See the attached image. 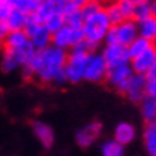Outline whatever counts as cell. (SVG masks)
<instances>
[{
    "mask_svg": "<svg viewBox=\"0 0 156 156\" xmlns=\"http://www.w3.org/2000/svg\"><path fill=\"white\" fill-rule=\"evenodd\" d=\"M67 60L66 50L50 44L49 48L34 53L32 60L22 67L24 77H36L42 83H66L65 66Z\"/></svg>",
    "mask_w": 156,
    "mask_h": 156,
    "instance_id": "cell-1",
    "label": "cell"
},
{
    "mask_svg": "<svg viewBox=\"0 0 156 156\" xmlns=\"http://www.w3.org/2000/svg\"><path fill=\"white\" fill-rule=\"evenodd\" d=\"M112 27V23L108 17V13L102 6L95 13L86 16L82 24V33H83V42L90 49H95L102 42H105L106 34Z\"/></svg>",
    "mask_w": 156,
    "mask_h": 156,
    "instance_id": "cell-2",
    "label": "cell"
},
{
    "mask_svg": "<svg viewBox=\"0 0 156 156\" xmlns=\"http://www.w3.org/2000/svg\"><path fill=\"white\" fill-rule=\"evenodd\" d=\"M92 53V49L86 44L85 42L79 43L76 48L67 53V60L65 66V73H66V80L70 83H79L83 80L85 76V69L89 60V56Z\"/></svg>",
    "mask_w": 156,
    "mask_h": 156,
    "instance_id": "cell-3",
    "label": "cell"
},
{
    "mask_svg": "<svg viewBox=\"0 0 156 156\" xmlns=\"http://www.w3.org/2000/svg\"><path fill=\"white\" fill-rule=\"evenodd\" d=\"M137 26L135 20H123L122 23L113 24L106 34V44H120L128 48L137 37Z\"/></svg>",
    "mask_w": 156,
    "mask_h": 156,
    "instance_id": "cell-4",
    "label": "cell"
},
{
    "mask_svg": "<svg viewBox=\"0 0 156 156\" xmlns=\"http://www.w3.org/2000/svg\"><path fill=\"white\" fill-rule=\"evenodd\" d=\"M24 33L27 34L29 40L36 52L43 50L52 44V33L44 27V24L40 23L33 14H29L27 23L24 26Z\"/></svg>",
    "mask_w": 156,
    "mask_h": 156,
    "instance_id": "cell-5",
    "label": "cell"
},
{
    "mask_svg": "<svg viewBox=\"0 0 156 156\" xmlns=\"http://www.w3.org/2000/svg\"><path fill=\"white\" fill-rule=\"evenodd\" d=\"M83 42V33L82 29L79 27H72L65 24L62 29L52 34V44L55 48H59L62 50H67V49L76 48L79 43Z\"/></svg>",
    "mask_w": 156,
    "mask_h": 156,
    "instance_id": "cell-6",
    "label": "cell"
},
{
    "mask_svg": "<svg viewBox=\"0 0 156 156\" xmlns=\"http://www.w3.org/2000/svg\"><path fill=\"white\" fill-rule=\"evenodd\" d=\"M108 70L109 67L102 56V53L92 52L89 60H87V65H86L83 80H87L90 83H100V82L106 80Z\"/></svg>",
    "mask_w": 156,
    "mask_h": 156,
    "instance_id": "cell-7",
    "label": "cell"
},
{
    "mask_svg": "<svg viewBox=\"0 0 156 156\" xmlns=\"http://www.w3.org/2000/svg\"><path fill=\"white\" fill-rule=\"evenodd\" d=\"M133 70L130 65H122V66H116V67H109L108 76H106V82L112 86L116 92L123 93L128 89L129 83L133 77Z\"/></svg>",
    "mask_w": 156,
    "mask_h": 156,
    "instance_id": "cell-8",
    "label": "cell"
},
{
    "mask_svg": "<svg viewBox=\"0 0 156 156\" xmlns=\"http://www.w3.org/2000/svg\"><path fill=\"white\" fill-rule=\"evenodd\" d=\"M108 67H116L122 65H130V57L128 53V48L120 44H106L102 52Z\"/></svg>",
    "mask_w": 156,
    "mask_h": 156,
    "instance_id": "cell-9",
    "label": "cell"
},
{
    "mask_svg": "<svg viewBox=\"0 0 156 156\" xmlns=\"http://www.w3.org/2000/svg\"><path fill=\"white\" fill-rule=\"evenodd\" d=\"M102 129H103V126H102L100 122H90L87 125H85V126H82L75 135L76 143L80 147H83V149L90 147L99 139Z\"/></svg>",
    "mask_w": 156,
    "mask_h": 156,
    "instance_id": "cell-10",
    "label": "cell"
},
{
    "mask_svg": "<svg viewBox=\"0 0 156 156\" xmlns=\"http://www.w3.org/2000/svg\"><path fill=\"white\" fill-rule=\"evenodd\" d=\"M155 60H156V46L152 44L146 52H143L142 55H139V56H136L135 59L130 60V67H132L135 75L147 76Z\"/></svg>",
    "mask_w": 156,
    "mask_h": 156,
    "instance_id": "cell-11",
    "label": "cell"
},
{
    "mask_svg": "<svg viewBox=\"0 0 156 156\" xmlns=\"http://www.w3.org/2000/svg\"><path fill=\"white\" fill-rule=\"evenodd\" d=\"M146 76L142 75H133L132 80L129 83L128 89L125 92V95L132 103H140V100L146 96Z\"/></svg>",
    "mask_w": 156,
    "mask_h": 156,
    "instance_id": "cell-12",
    "label": "cell"
},
{
    "mask_svg": "<svg viewBox=\"0 0 156 156\" xmlns=\"http://www.w3.org/2000/svg\"><path fill=\"white\" fill-rule=\"evenodd\" d=\"M32 130H33L36 139L40 142V145L44 149H49V147L53 146V143H55V132H53L52 126H49L48 123L36 120V122L32 123Z\"/></svg>",
    "mask_w": 156,
    "mask_h": 156,
    "instance_id": "cell-13",
    "label": "cell"
},
{
    "mask_svg": "<svg viewBox=\"0 0 156 156\" xmlns=\"http://www.w3.org/2000/svg\"><path fill=\"white\" fill-rule=\"evenodd\" d=\"M113 139L120 145L126 146L136 139V128L129 122H120L113 130Z\"/></svg>",
    "mask_w": 156,
    "mask_h": 156,
    "instance_id": "cell-14",
    "label": "cell"
},
{
    "mask_svg": "<svg viewBox=\"0 0 156 156\" xmlns=\"http://www.w3.org/2000/svg\"><path fill=\"white\" fill-rule=\"evenodd\" d=\"M32 44L30 40H29L27 34L24 33V30H13L7 34L5 42V49H9V50H20V49H24L26 46Z\"/></svg>",
    "mask_w": 156,
    "mask_h": 156,
    "instance_id": "cell-15",
    "label": "cell"
},
{
    "mask_svg": "<svg viewBox=\"0 0 156 156\" xmlns=\"http://www.w3.org/2000/svg\"><path fill=\"white\" fill-rule=\"evenodd\" d=\"M143 145L151 156L156 155V120L146 123L143 129Z\"/></svg>",
    "mask_w": 156,
    "mask_h": 156,
    "instance_id": "cell-16",
    "label": "cell"
},
{
    "mask_svg": "<svg viewBox=\"0 0 156 156\" xmlns=\"http://www.w3.org/2000/svg\"><path fill=\"white\" fill-rule=\"evenodd\" d=\"M27 19H29V14L26 12H23L20 9H13L12 13L9 14L7 20H6V24L9 26L10 32H13V30H24Z\"/></svg>",
    "mask_w": 156,
    "mask_h": 156,
    "instance_id": "cell-17",
    "label": "cell"
},
{
    "mask_svg": "<svg viewBox=\"0 0 156 156\" xmlns=\"http://www.w3.org/2000/svg\"><path fill=\"white\" fill-rule=\"evenodd\" d=\"M140 115L146 123L156 120V99L145 96L140 100Z\"/></svg>",
    "mask_w": 156,
    "mask_h": 156,
    "instance_id": "cell-18",
    "label": "cell"
},
{
    "mask_svg": "<svg viewBox=\"0 0 156 156\" xmlns=\"http://www.w3.org/2000/svg\"><path fill=\"white\" fill-rule=\"evenodd\" d=\"M57 9H60V6L59 5H55V3H50V2H40V5L37 6L36 12L32 13V14H33L40 23H44V22H46V20H48Z\"/></svg>",
    "mask_w": 156,
    "mask_h": 156,
    "instance_id": "cell-19",
    "label": "cell"
},
{
    "mask_svg": "<svg viewBox=\"0 0 156 156\" xmlns=\"http://www.w3.org/2000/svg\"><path fill=\"white\" fill-rule=\"evenodd\" d=\"M137 26V34L139 37L147 39V40H153V36H155V17H147V19H143L140 22H136Z\"/></svg>",
    "mask_w": 156,
    "mask_h": 156,
    "instance_id": "cell-20",
    "label": "cell"
},
{
    "mask_svg": "<svg viewBox=\"0 0 156 156\" xmlns=\"http://www.w3.org/2000/svg\"><path fill=\"white\" fill-rule=\"evenodd\" d=\"M152 44H153V42H151V40H147V39H143V37H139V36H137V37L128 46V53H129L130 60H132V59H135L136 56H139V55H142L143 52H146Z\"/></svg>",
    "mask_w": 156,
    "mask_h": 156,
    "instance_id": "cell-21",
    "label": "cell"
},
{
    "mask_svg": "<svg viewBox=\"0 0 156 156\" xmlns=\"http://www.w3.org/2000/svg\"><path fill=\"white\" fill-rule=\"evenodd\" d=\"M63 14H65V24L72 26V27L82 29V24H83V14H82L80 9H76V7H66V9H63Z\"/></svg>",
    "mask_w": 156,
    "mask_h": 156,
    "instance_id": "cell-22",
    "label": "cell"
},
{
    "mask_svg": "<svg viewBox=\"0 0 156 156\" xmlns=\"http://www.w3.org/2000/svg\"><path fill=\"white\" fill-rule=\"evenodd\" d=\"M102 156H125V146L116 142L115 139L105 140L100 147Z\"/></svg>",
    "mask_w": 156,
    "mask_h": 156,
    "instance_id": "cell-23",
    "label": "cell"
},
{
    "mask_svg": "<svg viewBox=\"0 0 156 156\" xmlns=\"http://www.w3.org/2000/svg\"><path fill=\"white\" fill-rule=\"evenodd\" d=\"M44 27L48 29L50 33H55V32H57L59 29H62L63 26H65V14H63V10L60 9H57L55 13L49 17L46 22H44Z\"/></svg>",
    "mask_w": 156,
    "mask_h": 156,
    "instance_id": "cell-24",
    "label": "cell"
},
{
    "mask_svg": "<svg viewBox=\"0 0 156 156\" xmlns=\"http://www.w3.org/2000/svg\"><path fill=\"white\" fill-rule=\"evenodd\" d=\"M3 2L9 3L13 9H20L27 14L34 13L37 6L40 5V2H37V0H3Z\"/></svg>",
    "mask_w": 156,
    "mask_h": 156,
    "instance_id": "cell-25",
    "label": "cell"
},
{
    "mask_svg": "<svg viewBox=\"0 0 156 156\" xmlns=\"http://www.w3.org/2000/svg\"><path fill=\"white\" fill-rule=\"evenodd\" d=\"M105 10H106V13H108V17H109V20H110L112 26H113V24L122 23L123 20H125L122 12H120V9H119V6L116 5L115 0H109L108 3L105 5Z\"/></svg>",
    "mask_w": 156,
    "mask_h": 156,
    "instance_id": "cell-26",
    "label": "cell"
},
{
    "mask_svg": "<svg viewBox=\"0 0 156 156\" xmlns=\"http://www.w3.org/2000/svg\"><path fill=\"white\" fill-rule=\"evenodd\" d=\"M152 16H153L152 2H147V3H136V5H135V10H133V20H135V22H140V20L152 17Z\"/></svg>",
    "mask_w": 156,
    "mask_h": 156,
    "instance_id": "cell-27",
    "label": "cell"
},
{
    "mask_svg": "<svg viewBox=\"0 0 156 156\" xmlns=\"http://www.w3.org/2000/svg\"><path fill=\"white\" fill-rule=\"evenodd\" d=\"M116 5L119 6V9L122 12L125 20H133V10H135V2L133 0H115Z\"/></svg>",
    "mask_w": 156,
    "mask_h": 156,
    "instance_id": "cell-28",
    "label": "cell"
},
{
    "mask_svg": "<svg viewBox=\"0 0 156 156\" xmlns=\"http://www.w3.org/2000/svg\"><path fill=\"white\" fill-rule=\"evenodd\" d=\"M12 10H13V7L9 3L0 0V22H6L7 17H9V14L12 13Z\"/></svg>",
    "mask_w": 156,
    "mask_h": 156,
    "instance_id": "cell-29",
    "label": "cell"
},
{
    "mask_svg": "<svg viewBox=\"0 0 156 156\" xmlns=\"http://www.w3.org/2000/svg\"><path fill=\"white\" fill-rule=\"evenodd\" d=\"M87 2H90V0H65V2H63V5H62L60 7H62V10L66 9V7H76V9H82V7H83Z\"/></svg>",
    "mask_w": 156,
    "mask_h": 156,
    "instance_id": "cell-30",
    "label": "cell"
},
{
    "mask_svg": "<svg viewBox=\"0 0 156 156\" xmlns=\"http://www.w3.org/2000/svg\"><path fill=\"white\" fill-rule=\"evenodd\" d=\"M147 79L146 83V96H151L153 99H156V79Z\"/></svg>",
    "mask_w": 156,
    "mask_h": 156,
    "instance_id": "cell-31",
    "label": "cell"
},
{
    "mask_svg": "<svg viewBox=\"0 0 156 156\" xmlns=\"http://www.w3.org/2000/svg\"><path fill=\"white\" fill-rule=\"evenodd\" d=\"M9 33H10V29H9V26L6 24V22H0V48L5 46L6 37H7Z\"/></svg>",
    "mask_w": 156,
    "mask_h": 156,
    "instance_id": "cell-32",
    "label": "cell"
},
{
    "mask_svg": "<svg viewBox=\"0 0 156 156\" xmlns=\"http://www.w3.org/2000/svg\"><path fill=\"white\" fill-rule=\"evenodd\" d=\"M146 77H149V79H156V60H155V63H153V66H152L151 72L147 73Z\"/></svg>",
    "mask_w": 156,
    "mask_h": 156,
    "instance_id": "cell-33",
    "label": "cell"
},
{
    "mask_svg": "<svg viewBox=\"0 0 156 156\" xmlns=\"http://www.w3.org/2000/svg\"><path fill=\"white\" fill-rule=\"evenodd\" d=\"M37 2H50V3H55V5L62 6V5H63V2H65V0H37Z\"/></svg>",
    "mask_w": 156,
    "mask_h": 156,
    "instance_id": "cell-34",
    "label": "cell"
},
{
    "mask_svg": "<svg viewBox=\"0 0 156 156\" xmlns=\"http://www.w3.org/2000/svg\"><path fill=\"white\" fill-rule=\"evenodd\" d=\"M135 3H147V2H152V0H133Z\"/></svg>",
    "mask_w": 156,
    "mask_h": 156,
    "instance_id": "cell-35",
    "label": "cell"
},
{
    "mask_svg": "<svg viewBox=\"0 0 156 156\" xmlns=\"http://www.w3.org/2000/svg\"><path fill=\"white\" fill-rule=\"evenodd\" d=\"M152 42H153V44L156 43V17H155V36H153V40H152Z\"/></svg>",
    "mask_w": 156,
    "mask_h": 156,
    "instance_id": "cell-36",
    "label": "cell"
},
{
    "mask_svg": "<svg viewBox=\"0 0 156 156\" xmlns=\"http://www.w3.org/2000/svg\"><path fill=\"white\" fill-rule=\"evenodd\" d=\"M90 2H102V0H90Z\"/></svg>",
    "mask_w": 156,
    "mask_h": 156,
    "instance_id": "cell-37",
    "label": "cell"
},
{
    "mask_svg": "<svg viewBox=\"0 0 156 156\" xmlns=\"http://www.w3.org/2000/svg\"><path fill=\"white\" fill-rule=\"evenodd\" d=\"M153 3H156V0H153Z\"/></svg>",
    "mask_w": 156,
    "mask_h": 156,
    "instance_id": "cell-38",
    "label": "cell"
},
{
    "mask_svg": "<svg viewBox=\"0 0 156 156\" xmlns=\"http://www.w3.org/2000/svg\"><path fill=\"white\" fill-rule=\"evenodd\" d=\"M153 156H156V155H153Z\"/></svg>",
    "mask_w": 156,
    "mask_h": 156,
    "instance_id": "cell-39",
    "label": "cell"
}]
</instances>
